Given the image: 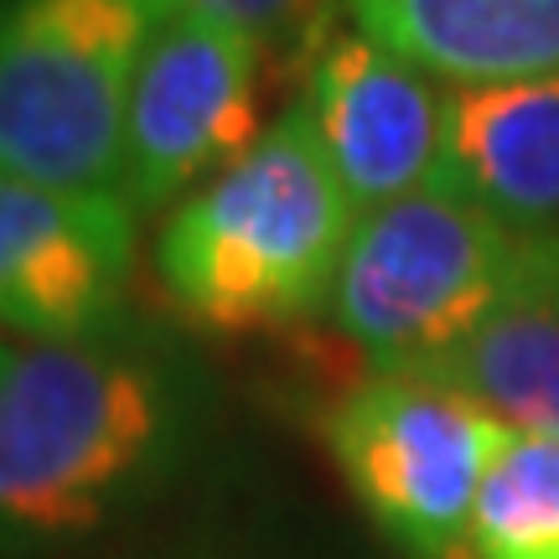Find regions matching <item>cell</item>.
<instances>
[{
	"label": "cell",
	"instance_id": "8fae6325",
	"mask_svg": "<svg viewBox=\"0 0 559 559\" xmlns=\"http://www.w3.org/2000/svg\"><path fill=\"white\" fill-rule=\"evenodd\" d=\"M404 373L456 389L498 425L559 440V300L508 311L477 337Z\"/></svg>",
	"mask_w": 559,
	"mask_h": 559
},
{
	"label": "cell",
	"instance_id": "3957f363",
	"mask_svg": "<svg viewBox=\"0 0 559 559\" xmlns=\"http://www.w3.org/2000/svg\"><path fill=\"white\" fill-rule=\"evenodd\" d=\"M544 300H559V234L513 228L430 187L358 218L326 317L362 368L404 373Z\"/></svg>",
	"mask_w": 559,
	"mask_h": 559
},
{
	"label": "cell",
	"instance_id": "9c48e42d",
	"mask_svg": "<svg viewBox=\"0 0 559 559\" xmlns=\"http://www.w3.org/2000/svg\"><path fill=\"white\" fill-rule=\"evenodd\" d=\"M440 187L513 228L559 234V68L451 83Z\"/></svg>",
	"mask_w": 559,
	"mask_h": 559
},
{
	"label": "cell",
	"instance_id": "5b68a950",
	"mask_svg": "<svg viewBox=\"0 0 559 559\" xmlns=\"http://www.w3.org/2000/svg\"><path fill=\"white\" fill-rule=\"evenodd\" d=\"M321 445L368 523L404 559H466L498 419L445 383L362 368L321 409Z\"/></svg>",
	"mask_w": 559,
	"mask_h": 559
},
{
	"label": "cell",
	"instance_id": "277c9868",
	"mask_svg": "<svg viewBox=\"0 0 559 559\" xmlns=\"http://www.w3.org/2000/svg\"><path fill=\"white\" fill-rule=\"evenodd\" d=\"M177 0H11L0 11V177L120 192L124 109Z\"/></svg>",
	"mask_w": 559,
	"mask_h": 559
},
{
	"label": "cell",
	"instance_id": "7c38bea8",
	"mask_svg": "<svg viewBox=\"0 0 559 559\" xmlns=\"http://www.w3.org/2000/svg\"><path fill=\"white\" fill-rule=\"evenodd\" d=\"M466 559H559V440L498 425L472 502Z\"/></svg>",
	"mask_w": 559,
	"mask_h": 559
},
{
	"label": "cell",
	"instance_id": "ba28073f",
	"mask_svg": "<svg viewBox=\"0 0 559 559\" xmlns=\"http://www.w3.org/2000/svg\"><path fill=\"white\" fill-rule=\"evenodd\" d=\"M306 115L358 218L440 187L451 140V83L362 32L326 37L306 58Z\"/></svg>",
	"mask_w": 559,
	"mask_h": 559
},
{
	"label": "cell",
	"instance_id": "4fadbf2b",
	"mask_svg": "<svg viewBox=\"0 0 559 559\" xmlns=\"http://www.w3.org/2000/svg\"><path fill=\"white\" fill-rule=\"evenodd\" d=\"M177 5L249 37L264 62H275V52L311 47L306 37L321 32V11H326V0H177Z\"/></svg>",
	"mask_w": 559,
	"mask_h": 559
},
{
	"label": "cell",
	"instance_id": "8992f818",
	"mask_svg": "<svg viewBox=\"0 0 559 559\" xmlns=\"http://www.w3.org/2000/svg\"><path fill=\"white\" fill-rule=\"evenodd\" d=\"M264 52L249 37L177 5L140 62L124 109L120 198L166 213L223 177L264 135Z\"/></svg>",
	"mask_w": 559,
	"mask_h": 559
},
{
	"label": "cell",
	"instance_id": "7a4b0ae2",
	"mask_svg": "<svg viewBox=\"0 0 559 559\" xmlns=\"http://www.w3.org/2000/svg\"><path fill=\"white\" fill-rule=\"evenodd\" d=\"M353 234L358 207L296 99L249 156L160 223V296L202 332L296 326L332 306Z\"/></svg>",
	"mask_w": 559,
	"mask_h": 559
},
{
	"label": "cell",
	"instance_id": "6da1fadb",
	"mask_svg": "<svg viewBox=\"0 0 559 559\" xmlns=\"http://www.w3.org/2000/svg\"><path fill=\"white\" fill-rule=\"evenodd\" d=\"M192 368L140 332L21 342L0 373V559H58L156 498L192 451Z\"/></svg>",
	"mask_w": 559,
	"mask_h": 559
},
{
	"label": "cell",
	"instance_id": "9a60e30c",
	"mask_svg": "<svg viewBox=\"0 0 559 559\" xmlns=\"http://www.w3.org/2000/svg\"><path fill=\"white\" fill-rule=\"evenodd\" d=\"M5 5H11V0H0V11H5Z\"/></svg>",
	"mask_w": 559,
	"mask_h": 559
},
{
	"label": "cell",
	"instance_id": "5bb4252c",
	"mask_svg": "<svg viewBox=\"0 0 559 559\" xmlns=\"http://www.w3.org/2000/svg\"><path fill=\"white\" fill-rule=\"evenodd\" d=\"M11 353H16V342L0 337V373H5V362H11Z\"/></svg>",
	"mask_w": 559,
	"mask_h": 559
},
{
	"label": "cell",
	"instance_id": "52a82bcc",
	"mask_svg": "<svg viewBox=\"0 0 559 559\" xmlns=\"http://www.w3.org/2000/svg\"><path fill=\"white\" fill-rule=\"evenodd\" d=\"M140 218L120 192H58L0 177V326L83 342L124 326Z\"/></svg>",
	"mask_w": 559,
	"mask_h": 559
},
{
	"label": "cell",
	"instance_id": "30bf717a",
	"mask_svg": "<svg viewBox=\"0 0 559 559\" xmlns=\"http://www.w3.org/2000/svg\"><path fill=\"white\" fill-rule=\"evenodd\" d=\"M353 32L445 83L559 68V0H342Z\"/></svg>",
	"mask_w": 559,
	"mask_h": 559
}]
</instances>
